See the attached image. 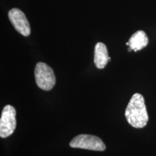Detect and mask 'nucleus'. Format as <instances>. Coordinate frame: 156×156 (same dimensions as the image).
Wrapping results in <instances>:
<instances>
[{
	"instance_id": "5",
	"label": "nucleus",
	"mask_w": 156,
	"mask_h": 156,
	"mask_svg": "<svg viewBox=\"0 0 156 156\" xmlns=\"http://www.w3.org/2000/svg\"><path fill=\"white\" fill-rule=\"evenodd\" d=\"M8 17L15 30L23 36L30 34V26L26 16L20 9L13 8L8 12Z\"/></svg>"
},
{
	"instance_id": "4",
	"label": "nucleus",
	"mask_w": 156,
	"mask_h": 156,
	"mask_svg": "<svg viewBox=\"0 0 156 156\" xmlns=\"http://www.w3.org/2000/svg\"><path fill=\"white\" fill-rule=\"evenodd\" d=\"M16 124V110L11 105H7L3 108L0 119V136L6 138L12 135Z\"/></svg>"
},
{
	"instance_id": "3",
	"label": "nucleus",
	"mask_w": 156,
	"mask_h": 156,
	"mask_svg": "<svg viewBox=\"0 0 156 156\" xmlns=\"http://www.w3.org/2000/svg\"><path fill=\"white\" fill-rule=\"evenodd\" d=\"M69 146L73 148L89 150L94 151H104L106 145L101 138L90 134H80L74 137L70 142Z\"/></svg>"
},
{
	"instance_id": "6",
	"label": "nucleus",
	"mask_w": 156,
	"mask_h": 156,
	"mask_svg": "<svg viewBox=\"0 0 156 156\" xmlns=\"http://www.w3.org/2000/svg\"><path fill=\"white\" fill-rule=\"evenodd\" d=\"M109 61H111V58L108 56L106 46L103 43H97L95 46L94 51V63L95 67L98 69H103Z\"/></svg>"
},
{
	"instance_id": "1",
	"label": "nucleus",
	"mask_w": 156,
	"mask_h": 156,
	"mask_svg": "<svg viewBox=\"0 0 156 156\" xmlns=\"http://www.w3.org/2000/svg\"><path fill=\"white\" fill-rule=\"evenodd\" d=\"M125 117L130 125L134 128H143L147 125L149 116L145 98L140 93H134L125 111Z\"/></svg>"
},
{
	"instance_id": "7",
	"label": "nucleus",
	"mask_w": 156,
	"mask_h": 156,
	"mask_svg": "<svg viewBox=\"0 0 156 156\" xmlns=\"http://www.w3.org/2000/svg\"><path fill=\"white\" fill-rule=\"evenodd\" d=\"M128 43L129 48L136 52L147 46L148 38L143 30H138L132 35Z\"/></svg>"
},
{
	"instance_id": "2",
	"label": "nucleus",
	"mask_w": 156,
	"mask_h": 156,
	"mask_svg": "<svg viewBox=\"0 0 156 156\" xmlns=\"http://www.w3.org/2000/svg\"><path fill=\"white\" fill-rule=\"evenodd\" d=\"M36 85L44 90H51L56 84V77L51 67L44 62H38L35 68Z\"/></svg>"
}]
</instances>
